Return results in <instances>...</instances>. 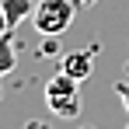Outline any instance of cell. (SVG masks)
<instances>
[{
	"label": "cell",
	"mask_w": 129,
	"mask_h": 129,
	"mask_svg": "<svg viewBox=\"0 0 129 129\" xmlns=\"http://www.w3.org/2000/svg\"><path fill=\"white\" fill-rule=\"evenodd\" d=\"M73 14H77V0H39L31 21L39 35H63L73 24Z\"/></svg>",
	"instance_id": "6da1fadb"
},
{
	"label": "cell",
	"mask_w": 129,
	"mask_h": 129,
	"mask_svg": "<svg viewBox=\"0 0 129 129\" xmlns=\"http://www.w3.org/2000/svg\"><path fill=\"white\" fill-rule=\"evenodd\" d=\"M24 129H49V126H45V122H39V119H31V122H28Z\"/></svg>",
	"instance_id": "9c48e42d"
},
{
	"label": "cell",
	"mask_w": 129,
	"mask_h": 129,
	"mask_svg": "<svg viewBox=\"0 0 129 129\" xmlns=\"http://www.w3.org/2000/svg\"><path fill=\"white\" fill-rule=\"evenodd\" d=\"M73 91H80V80H73V77L63 73V70L45 84V94H73Z\"/></svg>",
	"instance_id": "8992f818"
},
{
	"label": "cell",
	"mask_w": 129,
	"mask_h": 129,
	"mask_svg": "<svg viewBox=\"0 0 129 129\" xmlns=\"http://www.w3.org/2000/svg\"><path fill=\"white\" fill-rule=\"evenodd\" d=\"M18 66V49H14V28L0 35V77H7Z\"/></svg>",
	"instance_id": "5b68a950"
},
{
	"label": "cell",
	"mask_w": 129,
	"mask_h": 129,
	"mask_svg": "<svg viewBox=\"0 0 129 129\" xmlns=\"http://www.w3.org/2000/svg\"><path fill=\"white\" fill-rule=\"evenodd\" d=\"M77 4H84V7H91V4H98V0H77Z\"/></svg>",
	"instance_id": "30bf717a"
},
{
	"label": "cell",
	"mask_w": 129,
	"mask_h": 129,
	"mask_svg": "<svg viewBox=\"0 0 129 129\" xmlns=\"http://www.w3.org/2000/svg\"><path fill=\"white\" fill-rule=\"evenodd\" d=\"M45 105L49 112L56 115V119H77L80 115V91H73V94H45Z\"/></svg>",
	"instance_id": "3957f363"
},
{
	"label": "cell",
	"mask_w": 129,
	"mask_h": 129,
	"mask_svg": "<svg viewBox=\"0 0 129 129\" xmlns=\"http://www.w3.org/2000/svg\"><path fill=\"white\" fill-rule=\"evenodd\" d=\"M59 70L70 73L73 80H87L91 70H94V49H70V52H63Z\"/></svg>",
	"instance_id": "7a4b0ae2"
},
{
	"label": "cell",
	"mask_w": 129,
	"mask_h": 129,
	"mask_svg": "<svg viewBox=\"0 0 129 129\" xmlns=\"http://www.w3.org/2000/svg\"><path fill=\"white\" fill-rule=\"evenodd\" d=\"M0 98H4V87H0Z\"/></svg>",
	"instance_id": "8fae6325"
},
{
	"label": "cell",
	"mask_w": 129,
	"mask_h": 129,
	"mask_svg": "<svg viewBox=\"0 0 129 129\" xmlns=\"http://www.w3.org/2000/svg\"><path fill=\"white\" fill-rule=\"evenodd\" d=\"M115 94H119V101H122V108L129 112V80H119V84H115Z\"/></svg>",
	"instance_id": "52a82bcc"
},
{
	"label": "cell",
	"mask_w": 129,
	"mask_h": 129,
	"mask_svg": "<svg viewBox=\"0 0 129 129\" xmlns=\"http://www.w3.org/2000/svg\"><path fill=\"white\" fill-rule=\"evenodd\" d=\"M0 7H4L11 28H18L21 21H28V18L35 14V0H0Z\"/></svg>",
	"instance_id": "277c9868"
},
{
	"label": "cell",
	"mask_w": 129,
	"mask_h": 129,
	"mask_svg": "<svg viewBox=\"0 0 129 129\" xmlns=\"http://www.w3.org/2000/svg\"><path fill=\"white\" fill-rule=\"evenodd\" d=\"M4 31H11V24H7V14H4V7H0V35Z\"/></svg>",
	"instance_id": "ba28073f"
}]
</instances>
